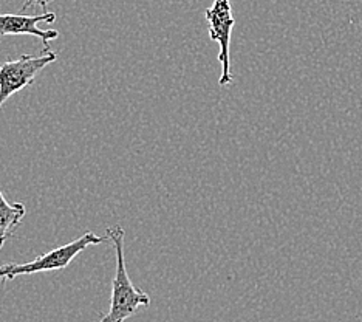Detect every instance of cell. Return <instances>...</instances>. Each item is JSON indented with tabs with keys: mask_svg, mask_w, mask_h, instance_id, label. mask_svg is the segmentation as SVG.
Here are the masks:
<instances>
[{
	"mask_svg": "<svg viewBox=\"0 0 362 322\" xmlns=\"http://www.w3.org/2000/svg\"><path fill=\"white\" fill-rule=\"evenodd\" d=\"M105 236L117 251V271L112 280L110 309L100 322H124L134 316L139 307H149L151 297L132 282L124 260V229L119 225L105 229Z\"/></svg>",
	"mask_w": 362,
	"mask_h": 322,
	"instance_id": "6da1fadb",
	"label": "cell"
},
{
	"mask_svg": "<svg viewBox=\"0 0 362 322\" xmlns=\"http://www.w3.org/2000/svg\"><path fill=\"white\" fill-rule=\"evenodd\" d=\"M105 242V238L101 236H96L95 233H86L82 234L76 241H73L67 245L57 246L54 250L48 251L42 255H37L35 260L27 263H5L0 267V280H13L18 276L23 275H35L40 271H54V270H65L71 260L76 258L79 253H82L86 248L92 245H101Z\"/></svg>",
	"mask_w": 362,
	"mask_h": 322,
	"instance_id": "7a4b0ae2",
	"label": "cell"
},
{
	"mask_svg": "<svg viewBox=\"0 0 362 322\" xmlns=\"http://www.w3.org/2000/svg\"><path fill=\"white\" fill-rule=\"evenodd\" d=\"M56 57L50 47H44L39 56L23 54L19 59H8L0 67V107L14 93L31 86L37 74L54 62Z\"/></svg>",
	"mask_w": 362,
	"mask_h": 322,
	"instance_id": "3957f363",
	"label": "cell"
},
{
	"mask_svg": "<svg viewBox=\"0 0 362 322\" xmlns=\"http://www.w3.org/2000/svg\"><path fill=\"white\" fill-rule=\"evenodd\" d=\"M206 19L209 22V36L220 45L218 62L221 64V76L218 84L226 87L233 82L231 74V56H229V44L234 28V16L231 0H214L211 8L206 10Z\"/></svg>",
	"mask_w": 362,
	"mask_h": 322,
	"instance_id": "277c9868",
	"label": "cell"
},
{
	"mask_svg": "<svg viewBox=\"0 0 362 322\" xmlns=\"http://www.w3.org/2000/svg\"><path fill=\"white\" fill-rule=\"evenodd\" d=\"M56 21L54 13H42L39 16H23V14H0V38L16 36V35H31L44 40L45 47H50V40L59 38V31L42 30L37 25L42 22L52 23Z\"/></svg>",
	"mask_w": 362,
	"mask_h": 322,
	"instance_id": "5b68a950",
	"label": "cell"
},
{
	"mask_svg": "<svg viewBox=\"0 0 362 322\" xmlns=\"http://www.w3.org/2000/svg\"><path fill=\"white\" fill-rule=\"evenodd\" d=\"M27 208L23 203H8L5 195L0 191V250L21 226L22 219L25 217Z\"/></svg>",
	"mask_w": 362,
	"mask_h": 322,
	"instance_id": "8992f818",
	"label": "cell"
},
{
	"mask_svg": "<svg viewBox=\"0 0 362 322\" xmlns=\"http://www.w3.org/2000/svg\"><path fill=\"white\" fill-rule=\"evenodd\" d=\"M52 2H54V0H22L21 13L28 10V8L33 6V5H39L44 10V13H47V6H48V4H52Z\"/></svg>",
	"mask_w": 362,
	"mask_h": 322,
	"instance_id": "52a82bcc",
	"label": "cell"
}]
</instances>
